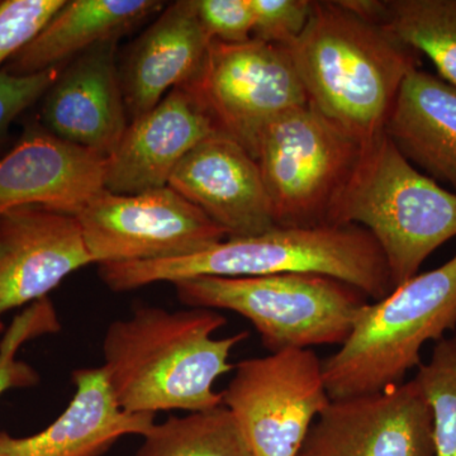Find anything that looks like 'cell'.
Masks as SVG:
<instances>
[{
    "mask_svg": "<svg viewBox=\"0 0 456 456\" xmlns=\"http://www.w3.org/2000/svg\"><path fill=\"white\" fill-rule=\"evenodd\" d=\"M218 311L140 307L114 321L103 340V370L118 406L134 415L209 410L224 404L215 383L248 332L213 338L226 325Z\"/></svg>",
    "mask_w": 456,
    "mask_h": 456,
    "instance_id": "1",
    "label": "cell"
},
{
    "mask_svg": "<svg viewBox=\"0 0 456 456\" xmlns=\"http://www.w3.org/2000/svg\"><path fill=\"white\" fill-rule=\"evenodd\" d=\"M289 49L308 104L360 146L384 132L402 83L419 53L341 2H314Z\"/></svg>",
    "mask_w": 456,
    "mask_h": 456,
    "instance_id": "2",
    "label": "cell"
},
{
    "mask_svg": "<svg viewBox=\"0 0 456 456\" xmlns=\"http://www.w3.org/2000/svg\"><path fill=\"white\" fill-rule=\"evenodd\" d=\"M285 273H316L345 281L373 302L393 290L379 246L358 224L274 227L256 236L224 239L215 246L175 259L99 265V275L113 292L200 277H264Z\"/></svg>",
    "mask_w": 456,
    "mask_h": 456,
    "instance_id": "3",
    "label": "cell"
},
{
    "mask_svg": "<svg viewBox=\"0 0 456 456\" xmlns=\"http://www.w3.org/2000/svg\"><path fill=\"white\" fill-rule=\"evenodd\" d=\"M329 224L365 228L382 251L395 289L456 236V193L416 169L383 132L362 147Z\"/></svg>",
    "mask_w": 456,
    "mask_h": 456,
    "instance_id": "4",
    "label": "cell"
},
{
    "mask_svg": "<svg viewBox=\"0 0 456 456\" xmlns=\"http://www.w3.org/2000/svg\"><path fill=\"white\" fill-rule=\"evenodd\" d=\"M456 329V255L360 312L340 349L322 360L330 398L383 391L419 368L428 342Z\"/></svg>",
    "mask_w": 456,
    "mask_h": 456,
    "instance_id": "5",
    "label": "cell"
},
{
    "mask_svg": "<svg viewBox=\"0 0 456 456\" xmlns=\"http://www.w3.org/2000/svg\"><path fill=\"white\" fill-rule=\"evenodd\" d=\"M174 287L188 307L235 312L250 321L270 354L341 346L370 302L358 288L316 273L200 277Z\"/></svg>",
    "mask_w": 456,
    "mask_h": 456,
    "instance_id": "6",
    "label": "cell"
},
{
    "mask_svg": "<svg viewBox=\"0 0 456 456\" xmlns=\"http://www.w3.org/2000/svg\"><path fill=\"white\" fill-rule=\"evenodd\" d=\"M362 149L310 104L273 122L260 136L255 160L277 227L329 224Z\"/></svg>",
    "mask_w": 456,
    "mask_h": 456,
    "instance_id": "7",
    "label": "cell"
},
{
    "mask_svg": "<svg viewBox=\"0 0 456 456\" xmlns=\"http://www.w3.org/2000/svg\"><path fill=\"white\" fill-rule=\"evenodd\" d=\"M220 134L255 158L263 132L283 114L308 104L289 49L251 38L212 41L197 77L185 86Z\"/></svg>",
    "mask_w": 456,
    "mask_h": 456,
    "instance_id": "8",
    "label": "cell"
},
{
    "mask_svg": "<svg viewBox=\"0 0 456 456\" xmlns=\"http://www.w3.org/2000/svg\"><path fill=\"white\" fill-rule=\"evenodd\" d=\"M222 392L254 456H298L331 398L322 360L312 349H287L241 360Z\"/></svg>",
    "mask_w": 456,
    "mask_h": 456,
    "instance_id": "9",
    "label": "cell"
},
{
    "mask_svg": "<svg viewBox=\"0 0 456 456\" xmlns=\"http://www.w3.org/2000/svg\"><path fill=\"white\" fill-rule=\"evenodd\" d=\"M75 217L98 265L175 259L227 239L217 224L169 185L139 194L104 189Z\"/></svg>",
    "mask_w": 456,
    "mask_h": 456,
    "instance_id": "10",
    "label": "cell"
},
{
    "mask_svg": "<svg viewBox=\"0 0 456 456\" xmlns=\"http://www.w3.org/2000/svg\"><path fill=\"white\" fill-rule=\"evenodd\" d=\"M298 456H435L430 403L415 378L383 391L331 399Z\"/></svg>",
    "mask_w": 456,
    "mask_h": 456,
    "instance_id": "11",
    "label": "cell"
},
{
    "mask_svg": "<svg viewBox=\"0 0 456 456\" xmlns=\"http://www.w3.org/2000/svg\"><path fill=\"white\" fill-rule=\"evenodd\" d=\"M94 264L79 221L25 206L0 216V316L47 298L65 278Z\"/></svg>",
    "mask_w": 456,
    "mask_h": 456,
    "instance_id": "12",
    "label": "cell"
},
{
    "mask_svg": "<svg viewBox=\"0 0 456 456\" xmlns=\"http://www.w3.org/2000/svg\"><path fill=\"white\" fill-rule=\"evenodd\" d=\"M106 170L107 158L32 123L0 159V216L25 206L77 216L104 191Z\"/></svg>",
    "mask_w": 456,
    "mask_h": 456,
    "instance_id": "13",
    "label": "cell"
},
{
    "mask_svg": "<svg viewBox=\"0 0 456 456\" xmlns=\"http://www.w3.org/2000/svg\"><path fill=\"white\" fill-rule=\"evenodd\" d=\"M117 45L101 42L69 61L42 98L47 131L107 159L128 127Z\"/></svg>",
    "mask_w": 456,
    "mask_h": 456,
    "instance_id": "14",
    "label": "cell"
},
{
    "mask_svg": "<svg viewBox=\"0 0 456 456\" xmlns=\"http://www.w3.org/2000/svg\"><path fill=\"white\" fill-rule=\"evenodd\" d=\"M169 187L206 213L227 239L277 227L257 161L224 134L194 147L174 170Z\"/></svg>",
    "mask_w": 456,
    "mask_h": 456,
    "instance_id": "15",
    "label": "cell"
},
{
    "mask_svg": "<svg viewBox=\"0 0 456 456\" xmlns=\"http://www.w3.org/2000/svg\"><path fill=\"white\" fill-rule=\"evenodd\" d=\"M216 134L220 132L211 117L187 88L171 90L158 106L128 123L107 159L104 189L139 194L167 187L183 159Z\"/></svg>",
    "mask_w": 456,
    "mask_h": 456,
    "instance_id": "16",
    "label": "cell"
},
{
    "mask_svg": "<svg viewBox=\"0 0 456 456\" xmlns=\"http://www.w3.org/2000/svg\"><path fill=\"white\" fill-rule=\"evenodd\" d=\"M212 41L194 0H179L163 9L119 68L131 121L158 106L171 90L188 86L202 69Z\"/></svg>",
    "mask_w": 456,
    "mask_h": 456,
    "instance_id": "17",
    "label": "cell"
},
{
    "mask_svg": "<svg viewBox=\"0 0 456 456\" xmlns=\"http://www.w3.org/2000/svg\"><path fill=\"white\" fill-rule=\"evenodd\" d=\"M73 382V399L45 430L27 437L0 431V456H101L126 435L143 436L155 424V415L118 406L103 368L75 370Z\"/></svg>",
    "mask_w": 456,
    "mask_h": 456,
    "instance_id": "18",
    "label": "cell"
},
{
    "mask_svg": "<svg viewBox=\"0 0 456 456\" xmlns=\"http://www.w3.org/2000/svg\"><path fill=\"white\" fill-rule=\"evenodd\" d=\"M384 134L416 169L456 193V88L424 70L407 75Z\"/></svg>",
    "mask_w": 456,
    "mask_h": 456,
    "instance_id": "19",
    "label": "cell"
},
{
    "mask_svg": "<svg viewBox=\"0 0 456 456\" xmlns=\"http://www.w3.org/2000/svg\"><path fill=\"white\" fill-rule=\"evenodd\" d=\"M163 9L158 0H66L2 71L25 77L62 68L101 42L119 40Z\"/></svg>",
    "mask_w": 456,
    "mask_h": 456,
    "instance_id": "20",
    "label": "cell"
},
{
    "mask_svg": "<svg viewBox=\"0 0 456 456\" xmlns=\"http://www.w3.org/2000/svg\"><path fill=\"white\" fill-rule=\"evenodd\" d=\"M375 23L428 56L441 79L456 88V0L380 2Z\"/></svg>",
    "mask_w": 456,
    "mask_h": 456,
    "instance_id": "21",
    "label": "cell"
},
{
    "mask_svg": "<svg viewBox=\"0 0 456 456\" xmlns=\"http://www.w3.org/2000/svg\"><path fill=\"white\" fill-rule=\"evenodd\" d=\"M136 456H254L235 416L224 404L170 416L143 435Z\"/></svg>",
    "mask_w": 456,
    "mask_h": 456,
    "instance_id": "22",
    "label": "cell"
},
{
    "mask_svg": "<svg viewBox=\"0 0 456 456\" xmlns=\"http://www.w3.org/2000/svg\"><path fill=\"white\" fill-rule=\"evenodd\" d=\"M415 380L434 416L435 456H456V336L436 342Z\"/></svg>",
    "mask_w": 456,
    "mask_h": 456,
    "instance_id": "23",
    "label": "cell"
},
{
    "mask_svg": "<svg viewBox=\"0 0 456 456\" xmlns=\"http://www.w3.org/2000/svg\"><path fill=\"white\" fill-rule=\"evenodd\" d=\"M59 330V321L49 298L32 303L14 317L0 340V397L9 389L27 388L38 383L37 371L17 359L18 351L26 342Z\"/></svg>",
    "mask_w": 456,
    "mask_h": 456,
    "instance_id": "24",
    "label": "cell"
},
{
    "mask_svg": "<svg viewBox=\"0 0 456 456\" xmlns=\"http://www.w3.org/2000/svg\"><path fill=\"white\" fill-rule=\"evenodd\" d=\"M66 0L0 2V71L55 16Z\"/></svg>",
    "mask_w": 456,
    "mask_h": 456,
    "instance_id": "25",
    "label": "cell"
},
{
    "mask_svg": "<svg viewBox=\"0 0 456 456\" xmlns=\"http://www.w3.org/2000/svg\"><path fill=\"white\" fill-rule=\"evenodd\" d=\"M254 13L253 38L265 44L290 46L311 17L308 0H250Z\"/></svg>",
    "mask_w": 456,
    "mask_h": 456,
    "instance_id": "26",
    "label": "cell"
},
{
    "mask_svg": "<svg viewBox=\"0 0 456 456\" xmlns=\"http://www.w3.org/2000/svg\"><path fill=\"white\" fill-rule=\"evenodd\" d=\"M197 16L213 41L242 44L253 38L250 0H194Z\"/></svg>",
    "mask_w": 456,
    "mask_h": 456,
    "instance_id": "27",
    "label": "cell"
},
{
    "mask_svg": "<svg viewBox=\"0 0 456 456\" xmlns=\"http://www.w3.org/2000/svg\"><path fill=\"white\" fill-rule=\"evenodd\" d=\"M62 68L17 77L0 71V145L18 117L44 98Z\"/></svg>",
    "mask_w": 456,
    "mask_h": 456,
    "instance_id": "28",
    "label": "cell"
},
{
    "mask_svg": "<svg viewBox=\"0 0 456 456\" xmlns=\"http://www.w3.org/2000/svg\"><path fill=\"white\" fill-rule=\"evenodd\" d=\"M3 327H4V326H3L2 321H0V332L3 331Z\"/></svg>",
    "mask_w": 456,
    "mask_h": 456,
    "instance_id": "29",
    "label": "cell"
}]
</instances>
